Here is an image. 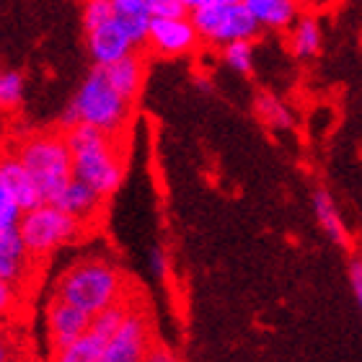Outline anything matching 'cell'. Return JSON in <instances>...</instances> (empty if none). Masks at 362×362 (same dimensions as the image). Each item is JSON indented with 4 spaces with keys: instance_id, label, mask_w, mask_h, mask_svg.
I'll use <instances>...</instances> for the list:
<instances>
[{
    "instance_id": "6da1fadb",
    "label": "cell",
    "mask_w": 362,
    "mask_h": 362,
    "mask_svg": "<svg viewBox=\"0 0 362 362\" xmlns=\"http://www.w3.org/2000/svg\"><path fill=\"white\" fill-rule=\"evenodd\" d=\"M65 137L73 151V176L88 181L104 199L117 194L124 179V166L114 148V137L88 122L68 129Z\"/></svg>"
},
{
    "instance_id": "277c9868",
    "label": "cell",
    "mask_w": 362,
    "mask_h": 362,
    "mask_svg": "<svg viewBox=\"0 0 362 362\" xmlns=\"http://www.w3.org/2000/svg\"><path fill=\"white\" fill-rule=\"evenodd\" d=\"M73 104L81 112V119L104 129L106 135H119L129 117V101L114 88L104 65H93L86 81L78 88Z\"/></svg>"
},
{
    "instance_id": "4316f807",
    "label": "cell",
    "mask_w": 362,
    "mask_h": 362,
    "mask_svg": "<svg viewBox=\"0 0 362 362\" xmlns=\"http://www.w3.org/2000/svg\"><path fill=\"white\" fill-rule=\"evenodd\" d=\"M81 112H78V106L70 101L68 106H65V112H62V117H60V129L62 132H68V129H73V127H78L81 124Z\"/></svg>"
},
{
    "instance_id": "ba28073f",
    "label": "cell",
    "mask_w": 362,
    "mask_h": 362,
    "mask_svg": "<svg viewBox=\"0 0 362 362\" xmlns=\"http://www.w3.org/2000/svg\"><path fill=\"white\" fill-rule=\"evenodd\" d=\"M151 355V344H148V321L143 313L129 310L119 332L106 341L104 357L101 362H137Z\"/></svg>"
},
{
    "instance_id": "3957f363",
    "label": "cell",
    "mask_w": 362,
    "mask_h": 362,
    "mask_svg": "<svg viewBox=\"0 0 362 362\" xmlns=\"http://www.w3.org/2000/svg\"><path fill=\"white\" fill-rule=\"evenodd\" d=\"M16 156L34 176L45 202H54L73 181V151L65 135H31L16 148Z\"/></svg>"
},
{
    "instance_id": "2e32d148",
    "label": "cell",
    "mask_w": 362,
    "mask_h": 362,
    "mask_svg": "<svg viewBox=\"0 0 362 362\" xmlns=\"http://www.w3.org/2000/svg\"><path fill=\"white\" fill-rule=\"evenodd\" d=\"M313 212H316V220H318V226L324 228V233L329 235L337 246L347 249L349 233H347V228H344V220H341L332 194H329L326 189H316V192H313Z\"/></svg>"
},
{
    "instance_id": "30bf717a",
    "label": "cell",
    "mask_w": 362,
    "mask_h": 362,
    "mask_svg": "<svg viewBox=\"0 0 362 362\" xmlns=\"http://www.w3.org/2000/svg\"><path fill=\"white\" fill-rule=\"evenodd\" d=\"M86 45H88L93 65H112V62L122 60L137 49L135 42L129 39V34L117 18L101 23L93 31H86Z\"/></svg>"
},
{
    "instance_id": "8992f818",
    "label": "cell",
    "mask_w": 362,
    "mask_h": 362,
    "mask_svg": "<svg viewBox=\"0 0 362 362\" xmlns=\"http://www.w3.org/2000/svg\"><path fill=\"white\" fill-rule=\"evenodd\" d=\"M189 16L202 42L212 47H226L238 39H254L262 31V23L243 6V0L241 3H202L192 8Z\"/></svg>"
},
{
    "instance_id": "f1b7e54d",
    "label": "cell",
    "mask_w": 362,
    "mask_h": 362,
    "mask_svg": "<svg viewBox=\"0 0 362 362\" xmlns=\"http://www.w3.org/2000/svg\"><path fill=\"white\" fill-rule=\"evenodd\" d=\"M148 360H160V362H166V360H174V355H171V352H166V349H156V352L151 349V355H148Z\"/></svg>"
},
{
    "instance_id": "484cf974",
    "label": "cell",
    "mask_w": 362,
    "mask_h": 362,
    "mask_svg": "<svg viewBox=\"0 0 362 362\" xmlns=\"http://www.w3.org/2000/svg\"><path fill=\"white\" fill-rule=\"evenodd\" d=\"M349 285H352V293H355V300L362 310V262L355 259L352 264H349Z\"/></svg>"
},
{
    "instance_id": "e0dca14e",
    "label": "cell",
    "mask_w": 362,
    "mask_h": 362,
    "mask_svg": "<svg viewBox=\"0 0 362 362\" xmlns=\"http://www.w3.org/2000/svg\"><path fill=\"white\" fill-rule=\"evenodd\" d=\"M321 23L316 16L300 13V18L290 29V49L295 57H313L321 49Z\"/></svg>"
},
{
    "instance_id": "44dd1931",
    "label": "cell",
    "mask_w": 362,
    "mask_h": 362,
    "mask_svg": "<svg viewBox=\"0 0 362 362\" xmlns=\"http://www.w3.org/2000/svg\"><path fill=\"white\" fill-rule=\"evenodd\" d=\"M223 60L230 70L249 76L254 70V39H238L223 47Z\"/></svg>"
},
{
    "instance_id": "8fae6325",
    "label": "cell",
    "mask_w": 362,
    "mask_h": 362,
    "mask_svg": "<svg viewBox=\"0 0 362 362\" xmlns=\"http://www.w3.org/2000/svg\"><path fill=\"white\" fill-rule=\"evenodd\" d=\"M0 187H6L11 194H13V199L18 204H21V210H34L37 204H42L45 199H42V192H39L37 181H34V176L29 174V168L23 166V160L16 156V153H11V156H6L3 158V163H0Z\"/></svg>"
},
{
    "instance_id": "4fadbf2b",
    "label": "cell",
    "mask_w": 362,
    "mask_h": 362,
    "mask_svg": "<svg viewBox=\"0 0 362 362\" xmlns=\"http://www.w3.org/2000/svg\"><path fill=\"white\" fill-rule=\"evenodd\" d=\"M101 202H104V197L98 194L88 181L76 179V176H73V181H70L68 187L62 189L60 197L54 199V204H57L60 210L76 215V218H81L83 223L86 220H90L98 210H101Z\"/></svg>"
},
{
    "instance_id": "7402d4cb",
    "label": "cell",
    "mask_w": 362,
    "mask_h": 362,
    "mask_svg": "<svg viewBox=\"0 0 362 362\" xmlns=\"http://www.w3.org/2000/svg\"><path fill=\"white\" fill-rule=\"evenodd\" d=\"M81 18H83V29L93 31L101 23L117 18V6H114V0H83Z\"/></svg>"
},
{
    "instance_id": "9a60e30c",
    "label": "cell",
    "mask_w": 362,
    "mask_h": 362,
    "mask_svg": "<svg viewBox=\"0 0 362 362\" xmlns=\"http://www.w3.org/2000/svg\"><path fill=\"white\" fill-rule=\"evenodd\" d=\"M106 73H109V81L114 83V88L119 90L122 96L127 98L129 104L137 98L140 88H143V78H145V62L137 52H129L127 57L112 62V65H104Z\"/></svg>"
},
{
    "instance_id": "cb8c5ba5",
    "label": "cell",
    "mask_w": 362,
    "mask_h": 362,
    "mask_svg": "<svg viewBox=\"0 0 362 362\" xmlns=\"http://www.w3.org/2000/svg\"><path fill=\"white\" fill-rule=\"evenodd\" d=\"M23 98V76L18 70H3L0 76V104L6 109L21 104Z\"/></svg>"
},
{
    "instance_id": "f546056e",
    "label": "cell",
    "mask_w": 362,
    "mask_h": 362,
    "mask_svg": "<svg viewBox=\"0 0 362 362\" xmlns=\"http://www.w3.org/2000/svg\"><path fill=\"white\" fill-rule=\"evenodd\" d=\"M197 88L202 90V93H210L212 86H210V81H204V78H197Z\"/></svg>"
},
{
    "instance_id": "83f0119b",
    "label": "cell",
    "mask_w": 362,
    "mask_h": 362,
    "mask_svg": "<svg viewBox=\"0 0 362 362\" xmlns=\"http://www.w3.org/2000/svg\"><path fill=\"white\" fill-rule=\"evenodd\" d=\"M151 269L158 274V277H166L168 274V257L163 249H153L151 251Z\"/></svg>"
},
{
    "instance_id": "d4e9b609",
    "label": "cell",
    "mask_w": 362,
    "mask_h": 362,
    "mask_svg": "<svg viewBox=\"0 0 362 362\" xmlns=\"http://www.w3.org/2000/svg\"><path fill=\"white\" fill-rule=\"evenodd\" d=\"M23 210L21 204L16 202L13 194L6 187H0V228H16L21 223Z\"/></svg>"
},
{
    "instance_id": "5b68a950",
    "label": "cell",
    "mask_w": 362,
    "mask_h": 362,
    "mask_svg": "<svg viewBox=\"0 0 362 362\" xmlns=\"http://www.w3.org/2000/svg\"><path fill=\"white\" fill-rule=\"evenodd\" d=\"M83 220L70 215V212L60 210L54 202H42L34 210L23 212L21 223V235L23 243L29 249V257H47L54 249H60L65 243H73L83 233Z\"/></svg>"
},
{
    "instance_id": "603a6c76",
    "label": "cell",
    "mask_w": 362,
    "mask_h": 362,
    "mask_svg": "<svg viewBox=\"0 0 362 362\" xmlns=\"http://www.w3.org/2000/svg\"><path fill=\"white\" fill-rule=\"evenodd\" d=\"M117 21L124 26V31H127L129 39L135 42V47H148L153 13H119L117 16Z\"/></svg>"
},
{
    "instance_id": "5bb4252c",
    "label": "cell",
    "mask_w": 362,
    "mask_h": 362,
    "mask_svg": "<svg viewBox=\"0 0 362 362\" xmlns=\"http://www.w3.org/2000/svg\"><path fill=\"white\" fill-rule=\"evenodd\" d=\"M29 249L23 243L21 228H0V279L13 285L21 277Z\"/></svg>"
},
{
    "instance_id": "ffe728a7",
    "label": "cell",
    "mask_w": 362,
    "mask_h": 362,
    "mask_svg": "<svg viewBox=\"0 0 362 362\" xmlns=\"http://www.w3.org/2000/svg\"><path fill=\"white\" fill-rule=\"evenodd\" d=\"M257 114L272 129H290L293 127V114L287 112V106L272 93H259L257 96Z\"/></svg>"
},
{
    "instance_id": "d6986e66",
    "label": "cell",
    "mask_w": 362,
    "mask_h": 362,
    "mask_svg": "<svg viewBox=\"0 0 362 362\" xmlns=\"http://www.w3.org/2000/svg\"><path fill=\"white\" fill-rule=\"evenodd\" d=\"M129 303L122 298V300H117L114 305H109V308L98 310L96 316H93V321H90V332L96 334V337H101L104 341H109L114 337V334L119 332V326L124 324V318L129 316Z\"/></svg>"
},
{
    "instance_id": "ac0fdd59",
    "label": "cell",
    "mask_w": 362,
    "mask_h": 362,
    "mask_svg": "<svg viewBox=\"0 0 362 362\" xmlns=\"http://www.w3.org/2000/svg\"><path fill=\"white\" fill-rule=\"evenodd\" d=\"M104 349H106V341L88 329V332H86L81 339L73 341L70 347L54 352V357L60 362H101Z\"/></svg>"
},
{
    "instance_id": "4dcf8cb0",
    "label": "cell",
    "mask_w": 362,
    "mask_h": 362,
    "mask_svg": "<svg viewBox=\"0 0 362 362\" xmlns=\"http://www.w3.org/2000/svg\"><path fill=\"white\" fill-rule=\"evenodd\" d=\"M202 3H241V0H202Z\"/></svg>"
},
{
    "instance_id": "7c38bea8",
    "label": "cell",
    "mask_w": 362,
    "mask_h": 362,
    "mask_svg": "<svg viewBox=\"0 0 362 362\" xmlns=\"http://www.w3.org/2000/svg\"><path fill=\"white\" fill-rule=\"evenodd\" d=\"M262 29L285 31L300 18V0H243Z\"/></svg>"
},
{
    "instance_id": "7a4b0ae2",
    "label": "cell",
    "mask_w": 362,
    "mask_h": 362,
    "mask_svg": "<svg viewBox=\"0 0 362 362\" xmlns=\"http://www.w3.org/2000/svg\"><path fill=\"white\" fill-rule=\"evenodd\" d=\"M122 290H124V279L119 269L101 259H88L70 267L57 282V298L73 303L90 316L122 300Z\"/></svg>"
},
{
    "instance_id": "52a82bcc",
    "label": "cell",
    "mask_w": 362,
    "mask_h": 362,
    "mask_svg": "<svg viewBox=\"0 0 362 362\" xmlns=\"http://www.w3.org/2000/svg\"><path fill=\"white\" fill-rule=\"evenodd\" d=\"M199 42L202 37H199L192 16H174V18L153 16L148 47L160 57H181V54L197 49Z\"/></svg>"
},
{
    "instance_id": "9c48e42d",
    "label": "cell",
    "mask_w": 362,
    "mask_h": 362,
    "mask_svg": "<svg viewBox=\"0 0 362 362\" xmlns=\"http://www.w3.org/2000/svg\"><path fill=\"white\" fill-rule=\"evenodd\" d=\"M90 321H93L90 313L81 310L73 303L62 300V298H54V303L47 310V332H49L54 352H60V349L70 347L76 339H81L90 329Z\"/></svg>"
}]
</instances>
